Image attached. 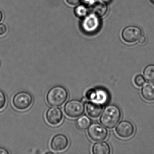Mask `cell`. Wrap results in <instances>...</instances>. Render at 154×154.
<instances>
[{
	"mask_svg": "<svg viewBox=\"0 0 154 154\" xmlns=\"http://www.w3.org/2000/svg\"><path fill=\"white\" fill-rule=\"evenodd\" d=\"M121 112L116 105L107 106L103 110L100 119L101 124L108 129H112L116 127L120 120Z\"/></svg>",
	"mask_w": 154,
	"mask_h": 154,
	"instance_id": "obj_1",
	"label": "cell"
},
{
	"mask_svg": "<svg viewBox=\"0 0 154 154\" xmlns=\"http://www.w3.org/2000/svg\"><path fill=\"white\" fill-rule=\"evenodd\" d=\"M68 98V92L64 87L57 85L51 88L47 93L46 100L48 104L52 107L62 106Z\"/></svg>",
	"mask_w": 154,
	"mask_h": 154,
	"instance_id": "obj_2",
	"label": "cell"
},
{
	"mask_svg": "<svg viewBox=\"0 0 154 154\" xmlns=\"http://www.w3.org/2000/svg\"><path fill=\"white\" fill-rule=\"evenodd\" d=\"M86 97L88 101L102 106L106 104L110 99L109 94L107 90L100 87L89 90L86 93Z\"/></svg>",
	"mask_w": 154,
	"mask_h": 154,
	"instance_id": "obj_3",
	"label": "cell"
},
{
	"mask_svg": "<svg viewBox=\"0 0 154 154\" xmlns=\"http://www.w3.org/2000/svg\"><path fill=\"white\" fill-rule=\"evenodd\" d=\"M33 99L32 95L25 91L20 92L14 96L12 100L13 106L19 110L27 109L32 105Z\"/></svg>",
	"mask_w": 154,
	"mask_h": 154,
	"instance_id": "obj_4",
	"label": "cell"
},
{
	"mask_svg": "<svg viewBox=\"0 0 154 154\" xmlns=\"http://www.w3.org/2000/svg\"><path fill=\"white\" fill-rule=\"evenodd\" d=\"M64 111L65 114L70 118H78L84 112V103L82 101L71 100L66 103Z\"/></svg>",
	"mask_w": 154,
	"mask_h": 154,
	"instance_id": "obj_5",
	"label": "cell"
},
{
	"mask_svg": "<svg viewBox=\"0 0 154 154\" xmlns=\"http://www.w3.org/2000/svg\"><path fill=\"white\" fill-rule=\"evenodd\" d=\"M89 137L94 141H101L106 139L108 136V131L99 123H93L88 128Z\"/></svg>",
	"mask_w": 154,
	"mask_h": 154,
	"instance_id": "obj_6",
	"label": "cell"
},
{
	"mask_svg": "<svg viewBox=\"0 0 154 154\" xmlns=\"http://www.w3.org/2000/svg\"><path fill=\"white\" fill-rule=\"evenodd\" d=\"M141 30L136 26H128L123 29L122 32V39L126 43H133L138 40L141 36Z\"/></svg>",
	"mask_w": 154,
	"mask_h": 154,
	"instance_id": "obj_7",
	"label": "cell"
},
{
	"mask_svg": "<svg viewBox=\"0 0 154 154\" xmlns=\"http://www.w3.org/2000/svg\"><path fill=\"white\" fill-rule=\"evenodd\" d=\"M108 11V5L102 0H96L91 3L89 7V11L91 14L97 18H101L107 14Z\"/></svg>",
	"mask_w": 154,
	"mask_h": 154,
	"instance_id": "obj_8",
	"label": "cell"
},
{
	"mask_svg": "<svg viewBox=\"0 0 154 154\" xmlns=\"http://www.w3.org/2000/svg\"><path fill=\"white\" fill-rule=\"evenodd\" d=\"M134 127L132 123L128 121L121 122L116 128L117 135L123 139H128L133 136L134 133Z\"/></svg>",
	"mask_w": 154,
	"mask_h": 154,
	"instance_id": "obj_9",
	"label": "cell"
},
{
	"mask_svg": "<svg viewBox=\"0 0 154 154\" xmlns=\"http://www.w3.org/2000/svg\"><path fill=\"white\" fill-rule=\"evenodd\" d=\"M69 145L68 138L63 134L56 135L51 140V149L56 152L63 151L66 149Z\"/></svg>",
	"mask_w": 154,
	"mask_h": 154,
	"instance_id": "obj_10",
	"label": "cell"
},
{
	"mask_svg": "<svg viewBox=\"0 0 154 154\" xmlns=\"http://www.w3.org/2000/svg\"><path fill=\"white\" fill-rule=\"evenodd\" d=\"M46 119L50 125L57 126L60 124L63 120V112L59 108L52 107L47 112Z\"/></svg>",
	"mask_w": 154,
	"mask_h": 154,
	"instance_id": "obj_11",
	"label": "cell"
},
{
	"mask_svg": "<svg viewBox=\"0 0 154 154\" xmlns=\"http://www.w3.org/2000/svg\"><path fill=\"white\" fill-rule=\"evenodd\" d=\"M98 18L91 14L85 17L82 22V28L85 32L91 33L95 31L99 26Z\"/></svg>",
	"mask_w": 154,
	"mask_h": 154,
	"instance_id": "obj_12",
	"label": "cell"
},
{
	"mask_svg": "<svg viewBox=\"0 0 154 154\" xmlns=\"http://www.w3.org/2000/svg\"><path fill=\"white\" fill-rule=\"evenodd\" d=\"M86 110L90 117L96 119L101 115L103 110V106L92 102H88L86 103Z\"/></svg>",
	"mask_w": 154,
	"mask_h": 154,
	"instance_id": "obj_13",
	"label": "cell"
},
{
	"mask_svg": "<svg viewBox=\"0 0 154 154\" xmlns=\"http://www.w3.org/2000/svg\"><path fill=\"white\" fill-rule=\"evenodd\" d=\"M141 94L144 100L147 101H154V82L145 84L141 90Z\"/></svg>",
	"mask_w": 154,
	"mask_h": 154,
	"instance_id": "obj_14",
	"label": "cell"
},
{
	"mask_svg": "<svg viewBox=\"0 0 154 154\" xmlns=\"http://www.w3.org/2000/svg\"><path fill=\"white\" fill-rule=\"evenodd\" d=\"M94 154H109L111 149L109 145L106 142H100L95 143L92 148Z\"/></svg>",
	"mask_w": 154,
	"mask_h": 154,
	"instance_id": "obj_15",
	"label": "cell"
},
{
	"mask_svg": "<svg viewBox=\"0 0 154 154\" xmlns=\"http://www.w3.org/2000/svg\"><path fill=\"white\" fill-rule=\"evenodd\" d=\"M91 121L90 118L85 115L80 117L76 121L77 127L80 129L85 130L91 125Z\"/></svg>",
	"mask_w": 154,
	"mask_h": 154,
	"instance_id": "obj_16",
	"label": "cell"
},
{
	"mask_svg": "<svg viewBox=\"0 0 154 154\" xmlns=\"http://www.w3.org/2000/svg\"><path fill=\"white\" fill-rule=\"evenodd\" d=\"M144 78L148 82H154V65L150 64L146 66L143 71Z\"/></svg>",
	"mask_w": 154,
	"mask_h": 154,
	"instance_id": "obj_17",
	"label": "cell"
},
{
	"mask_svg": "<svg viewBox=\"0 0 154 154\" xmlns=\"http://www.w3.org/2000/svg\"><path fill=\"white\" fill-rule=\"evenodd\" d=\"M87 8L84 5L77 6L75 10V13L76 17L79 18L85 17L87 14Z\"/></svg>",
	"mask_w": 154,
	"mask_h": 154,
	"instance_id": "obj_18",
	"label": "cell"
},
{
	"mask_svg": "<svg viewBox=\"0 0 154 154\" xmlns=\"http://www.w3.org/2000/svg\"><path fill=\"white\" fill-rule=\"evenodd\" d=\"M146 82V79L141 75H138L134 79V83L137 86L140 87L144 85Z\"/></svg>",
	"mask_w": 154,
	"mask_h": 154,
	"instance_id": "obj_19",
	"label": "cell"
},
{
	"mask_svg": "<svg viewBox=\"0 0 154 154\" xmlns=\"http://www.w3.org/2000/svg\"><path fill=\"white\" fill-rule=\"evenodd\" d=\"M6 103V97L3 92L0 91V110L5 107Z\"/></svg>",
	"mask_w": 154,
	"mask_h": 154,
	"instance_id": "obj_20",
	"label": "cell"
},
{
	"mask_svg": "<svg viewBox=\"0 0 154 154\" xmlns=\"http://www.w3.org/2000/svg\"><path fill=\"white\" fill-rule=\"evenodd\" d=\"M7 27L3 24H0V36L4 35L7 32Z\"/></svg>",
	"mask_w": 154,
	"mask_h": 154,
	"instance_id": "obj_21",
	"label": "cell"
},
{
	"mask_svg": "<svg viewBox=\"0 0 154 154\" xmlns=\"http://www.w3.org/2000/svg\"><path fill=\"white\" fill-rule=\"evenodd\" d=\"M66 1L69 5L75 6L79 4L81 0H66Z\"/></svg>",
	"mask_w": 154,
	"mask_h": 154,
	"instance_id": "obj_22",
	"label": "cell"
},
{
	"mask_svg": "<svg viewBox=\"0 0 154 154\" xmlns=\"http://www.w3.org/2000/svg\"><path fill=\"white\" fill-rule=\"evenodd\" d=\"M146 41V38L144 36L141 35L140 38L139 39H138L139 43L140 44H143L145 43Z\"/></svg>",
	"mask_w": 154,
	"mask_h": 154,
	"instance_id": "obj_23",
	"label": "cell"
},
{
	"mask_svg": "<svg viewBox=\"0 0 154 154\" xmlns=\"http://www.w3.org/2000/svg\"><path fill=\"white\" fill-rule=\"evenodd\" d=\"M9 152L5 149L0 148V154H8Z\"/></svg>",
	"mask_w": 154,
	"mask_h": 154,
	"instance_id": "obj_24",
	"label": "cell"
},
{
	"mask_svg": "<svg viewBox=\"0 0 154 154\" xmlns=\"http://www.w3.org/2000/svg\"><path fill=\"white\" fill-rule=\"evenodd\" d=\"M82 101L83 103H86L88 102V99L86 98V97H83V98L82 99Z\"/></svg>",
	"mask_w": 154,
	"mask_h": 154,
	"instance_id": "obj_25",
	"label": "cell"
},
{
	"mask_svg": "<svg viewBox=\"0 0 154 154\" xmlns=\"http://www.w3.org/2000/svg\"><path fill=\"white\" fill-rule=\"evenodd\" d=\"M2 19H3V14L1 11L0 10V23L2 21Z\"/></svg>",
	"mask_w": 154,
	"mask_h": 154,
	"instance_id": "obj_26",
	"label": "cell"
},
{
	"mask_svg": "<svg viewBox=\"0 0 154 154\" xmlns=\"http://www.w3.org/2000/svg\"><path fill=\"white\" fill-rule=\"evenodd\" d=\"M83 1H84L85 2H90L92 1V0H83Z\"/></svg>",
	"mask_w": 154,
	"mask_h": 154,
	"instance_id": "obj_27",
	"label": "cell"
},
{
	"mask_svg": "<svg viewBox=\"0 0 154 154\" xmlns=\"http://www.w3.org/2000/svg\"><path fill=\"white\" fill-rule=\"evenodd\" d=\"M152 1H153V2H154V0H152Z\"/></svg>",
	"mask_w": 154,
	"mask_h": 154,
	"instance_id": "obj_28",
	"label": "cell"
}]
</instances>
